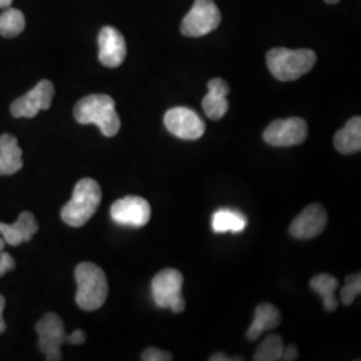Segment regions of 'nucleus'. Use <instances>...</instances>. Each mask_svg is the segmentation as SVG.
<instances>
[{"label":"nucleus","mask_w":361,"mask_h":361,"mask_svg":"<svg viewBox=\"0 0 361 361\" xmlns=\"http://www.w3.org/2000/svg\"><path fill=\"white\" fill-rule=\"evenodd\" d=\"M74 116L80 125H97L104 137H114L121 129V118L116 102L104 94H92L82 98L74 107Z\"/></svg>","instance_id":"obj_1"},{"label":"nucleus","mask_w":361,"mask_h":361,"mask_svg":"<svg viewBox=\"0 0 361 361\" xmlns=\"http://www.w3.org/2000/svg\"><path fill=\"white\" fill-rule=\"evenodd\" d=\"M101 200L102 190L99 183L91 178H83L75 185L73 198L62 207L61 217L68 226L80 228L95 214Z\"/></svg>","instance_id":"obj_2"},{"label":"nucleus","mask_w":361,"mask_h":361,"mask_svg":"<svg viewBox=\"0 0 361 361\" xmlns=\"http://www.w3.org/2000/svg\"><path fill=\"white\" fill-rule=\"evenodd\" d=\"M75 280L78 307L87 312L102 308L109 295V284L102 268L92 262H80L75 268Z\"/></svg>","instance_id":"obj_3"},{"label":"nucleus","mask_w":361,"mask_h":361,"mask_svg":"<svg viewBox=\"0 0 361 361\" xmlns=\"http://www.w3.org/2000/svg\"><path fill=\"white\" fill-rule=\"evenodd\" d=\"M316 63V54L312 50H289L271 49L267 54V65L271 75L281 80L290 82L305 75Z\"/></svg>","instance_id":"obj_4"},{"label":"nucleus","mask_w":361,"mask_h":361,"mask_svg":"<svg viewBox=\"0 0 361 361\" xmlns=\"http://www.w3.org/2000/svg\"><path fill=\"white\" fill-rule=\"evenodd\" d=\"M183 276L177 269H164L152 281V293L155 305L164 310H171L174 313L185 310L186 302L182 297Z\"/></svg>","instance_id":"obj_5"},{"label":"nucleus","mask_w":361,"mask_h":361,"mask_svg":"<svg viewBox=\"0 0 361 361\" xmlns=\"http://www.w3.org/2000/svg\"><path fill=\"white\" fill-rule=\"evenodd\" d=\"M221 13L213 0H195L192 10L183 18L180 32L185 37L200 38L217 30Z\"/></svg>","instance_id":"obj_6"},{"label":"nucleus","mask_w":361,"mask_h":361,"mask_svg":"<svg viewBox=\"0 0 361 361\" xmlns=\"http://www.w3.org/2000/svg\"><path fill=\"white\" fill-rule=\"evenodd\" d=\"M37 332L39 349L46 355V360H62L61 348L65 343H68L62 319L56 313H46L37 324Z\"/></svg>","instance_id":"obj_7"},{"label":"nucleus","mask_w":361,"mask_h":361,"mask_svg":"<svg viewBox=\"0 0 361 361\" xmlns=\"http://www.w3.org/2000/svg\"><path fill=\"white\" fill-rule=\"evenodd\" d=\"M308 125L302 118H286L276 119L265 129L262 137L264 141L277 147H288L300 145L307 140Z\"/></svg>","instance_id":"obj_8"},{"label":"nucleus","mask_w":361,"mask_h":361,"mask_svg":"<svg viewBox=\"0 0 361 361\" xmlns=\"http://www.w3.org/2000/svg\"><path fill=\"white\" fill-rule=\"evenodd\" d=\"M166 129L185 141L200 140L205 133V123L197 113L188 107H173L164 118Z\"/></svg>","instance_id":"obj_9"},{"label":"nucleus","mask_w":361,"mask_h":361,"mask_svg":"<svg viewBox=\"0 0 361 361\" xmlns=\"http://www.w3.org/2000/svg\"><path fill=\"white\" fill-rule=\"evenodd\" d=\"M110 214L118 225L142 228L150 221L152 207L142 197L128 195L113 204Z\"/></svg>","instance_id":"obj_10"},{"label":"nucleus","mask_w":361,"mask_h":361,"mask_svg":"<svg viewBox=\"0 0 361 361\" xmlns=\"http://www.w3.org/2000/svg\"><path fill=\"white\" fill-rule=\"evenodd\" d=\"M54 94V85L50 80L43 79L32 90L11 104V114L15 118H34L40 110H49L51 107Z\"/></svg>","instance_id":"obj_11"},{"label":"nucleus","mask_w":361,"mask_h":361,"mask_svg":"<svg viewBox=\"0 0 361 361\" xmlns=\"http://www.w3.org/2000/svg\"><path fill=\"white\" fill-rule=\"evenodd\" d=\"M328 224V214L320 204L305 207L289 226V233L298 240H310L320 235Z\"/></svg>","instance_id":"obj_12"},{"label":"nucleus","mask_w":361,"mask_h":361,"mask_svg":"<svg viewBox=\"0 0 361 361\" xmlns=\"http://www.w3.org/2000/svg\"><path fill=\"white\" fill-rule=\"evenodd\" d=\"M98 46L99 54L98 59L104 67L116 68L123 63L128 49L123 35L114 28L106 26L99 31L98 35Z\"/></svg>","instance_id":"obj_13"},{"label":"nucleus","mask_w":361,"mask_h":361,"mask_svg":"<svg viewBox=\"0 0 361 361\" xmlns=\"http://www.w3.org/2000/svg\"><path fill=\"white\" fill-rule=\"evenodd\" d=\"M38 229V222L31 212H23L13 225L0 222V234L6 244L11 246H19L31 241Z\"/></svg>","instance_id":"obj_14"},{"label":"nucleus","mask_w":361,"mask_h":361,"mask_svg":"<svg viewBox=\"0 0 361 361\" xmlns=\"http://www.w3.org/2000/svg\"><path fill=\"white\" fill-rule=\"evenodd\" d=\"M207 89L209 92L202 99L204 111L207 118H210L212 121H219L221 118H224L229 110V102L226 99L231 91L229 85L221 78H214L209 80Z\"/></svg>","instance_id":"obj_15"},{"label":"nucleus","mask_w":361,"mask_h":361,"mask_svg":"<svg viewBox=\"0 0 361 361\" xmlns=\"http://www.w3.org/2000/svg\"><path fill=\"white\" fill-rule=\"evenodd\" d=\"M23 152L11 134L0 135V176H13L23 168Z\"/></svg>","instance_id":"obj_16"},{"label":"nucleus","mask_w":361,"mask_h":361,"mask_svg":"<svg viewBox=\"0 0 361 361\" xmlns=\"http://www.w3.org/2000/svg\"><path fill=\"white\" fill-rule=\"evenodd\" d=\"M281 324V312L269 302L259 304L255 310V320L247 329V338L256 341L267 331L277 328Z\"/></svg>","instance_id":"obj_17"},{"label":"nucleus","mask_w":361,"mask_h":361,"mask_svg":"<svg viewBox=\"0 0 361 361\" xmlns=\"http://www.w3.org/2000/svg\"><path fill=\"white\" fill-rule=\"evenodd\" d=\"M336 150L341 154H353L361 150V118H350L343 129L338 130L334 138Z\"/></svg>","instance_id":"obj_18"},{"label":"nucleus","mask_w":361,"mask_h":361,"mask_svg":"<svg viewBox=\"0 0 361 361\" xmlns=\"http://www.w3.org/2000/svg\"><path fill=\"white\" fill-rule=\"evenodd\" d=\"M247 225V219L241 212L232 209H219L212 219V226L216 233H240Z\"/></svg>","instance_id":"obj_19"},{"label":"nucleus","mask_w":361,"mask_h":361,"mask_svg":"<svg viewBox=\"0 0 361 361\" xmlns=\"http://www.w3.org/2000/svg\"><path fill=\"white\" fill-rule=\"evenodd\" d=\"M337 286H338V280L326 273L317 274L310 280V288L322 297L324 307L328 312H334L338 305L335 297Z\"/></svg>","instance_id":"obj_20"},{"label":"nucleus","mask_w":361,"mask_h":361,"mask_svg":"<svg viewBox=\"0 0 361 361\" xmlns=\"http://www.w3.org/2000/svg\"><path fill=\"white\" fill-rule=\"evenodd\" d=\"M26 26V19L22 11L16 8H6L0 15V35L4 38L18 37Z\"/></svg>","instance_id":"obj_21"},{"label":"nucleus","mask_w":361,"mask_h":361,"mask_svg":"<svg viewBox=\"0 0 361 361\" xmlns=\"http://www.w3.org/2000/svg\"><path fill=\"white\" fill-rule=\"evenodd\" d=\"M284 352V340L280 335H269L259 344L253 360L277 361L281 360Z\"/></svg>","instance_id":"obj_22"},{"label":"nucleus","mask_w":361,"mask_h":361,"mask_svg":"<svg viewBox=\"0 0 361 361\" xmlns=\"http://www.w3.org/2000/svg\"><path fill=\"white\" fill-rule=\"evenodd\" d=\"M361 293V274L356 273V274H350L345 279V285L340 292L341 296V301L344 305H350L355 298L359 296Z\"/></svg>","instance_id":"obj_23"},{"label":"nucleus","mask_w":361,"mask_h":361,"mask_svg":"<svg viewBox=\"0 0 361 361\" xmlns=\"http://www.w3.org/2000/svg\"><path fill=\"white\" fill-rule=\"evenodd\" d=\"M141 359L143 361H171L173 356L169 352H164L155 347H150L143 352Z\"/></svg>","instance_id":"obj_24"},{"label":"nucleus","mask_w":361,"mask_h":361,"mask_svg":"<svg viewBox=\"0 0 361 361\" xmlns=\"http://www.w3.org/2000/svg\"><path fill=\"white\" fill-rule=\"evenodd\" d=\"M15 269V261L13 256L7 252H0V277L4 276L7 271Z\"/></svg>","instance_id":"obj_25"},{"label":"nucleus","mask_w":361,"mask_h":361,"mask_svg":"<svg viewBox=\"0 0 361 361\" xmlns=\"http://www.w3.org/2000/svg\"><path fill=\"white\" fill-rule=\"evenodd\" d=\"M85 341H86V335H85V332L80 331V329H77V331H74L71 335H68V343L73 344V345H80V344H83Z\"/></svg>","instance_id":"obj_26"},{"label":"nucleus","mask_w":361,"mask_h":361,"mask_svg":"<svg viewBox=\"0 0 361 361\" xmlns=\"http://www.w3.org/2000/svg\"><path fill=\"white\" fill-rule=\"evenodd\" d=\"M298 357V349L296 345H288L286 348L284 347V352L281 356V360L295 361Z\"/></svg>","instance_id":"obj_27"},{"label":"nucleus","mask_w":361,"mask_h":361,"mask_svg":"<svg viewBox=\"0 0 361 361\" xmlns=\"http://www.w3.org/2000/svg\"><path fill=\"white\" fill-rule=\"evenodd\" d=\"M4 307H6V298L0 295V334H3L6 331V322L3 319Z\"/></svg>","instance_id":"obj_28"},{"label":"nucleus","mask_w":361,"mask_h":361,"mask_svg":"<svg viewBox=\"0 0 361 361\" xmlns=\"http://www.w3.org/2000/svg\"><path fill=\"white\" fill-rule=\"evenodd\" d=\"M210 361H232V360H244L243 357H229L228 355H225V353H216V355H213L210 359Z\"/></svg>","instance_id":"obj_29"},{"label":"nucleus","mask_w":361,"mask_h":361,"mask_svg":"<svg viewBox=\"0 0 361 361\" xmlns=\"http://www.w3.org/2000/svg\"><path fill=\"white\" fill-rule=\"evenodd\" d=\"M13 0H0V8H8L11 6Z\"/></svg>","instance_id":"obj_30"},{"label":"nucleus","mask_w":361,"mask_h":361,"mask_svg":"<svg viewBox=\"0 0 361 361\" xmlns=\"http://www.w3.org/2000/svg\"><path fill=\"white\" fill-rule=\"evenodd\" d=\"M4 245H6V241L3 238H0V252L4 250Z\"/></svg>","instance_id":"obj_31"},{"label":"nucleus","mask_w":361,"mask_h":361,"mask_svg":"<svg viewBox=\"0 0 361 361\" xmlns=\"http://www.w3.org/2000/svg\"><path fill=\"white\" fill-rule=\"evenodd\" d=\"M325 3H328V4H336V3H338L340 0H324Z\"/></svg>","instance_id":"obj_32"}]
</instances>
